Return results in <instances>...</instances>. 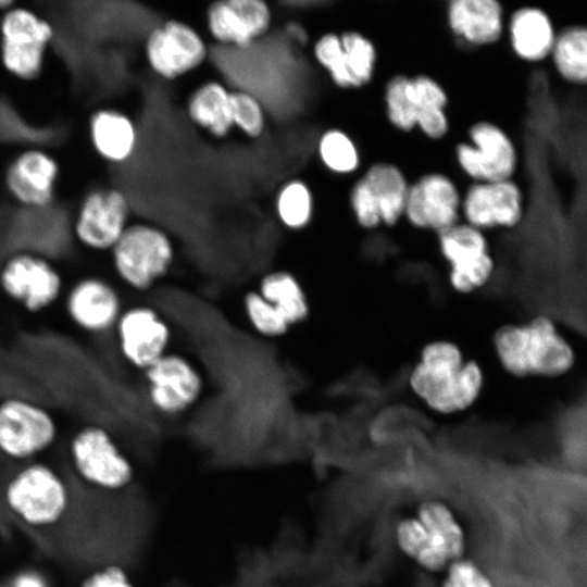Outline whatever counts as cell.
<instances>
[{
    "instance_id": "obj_32",
    "label": "cell",
    "mask_w": 587,
    "mask_h": 587,
    "mask_svg": "<svg viewBox=\"0 0 587 587\" xmlns=\"http://www.w3.org/2000/svg\"><path fill=\"white\" fill-rule=\"evenodd\" d=\"M339 36L354 87L365 85L372 79L375 70L376 49L373 41L355 30Z\"/></svg>"
},
{
    "instance_id": "obj_8",
    "label": "cell",
    "mask_w": 587,
    "mask_h": 587,
    "mask_svg": "<svg viewBox=\"0 0 587 587\" xmlns=\"http://www.w3.org/2000/svg\"><path fill=\"white\" fill-rule=\"evenodd\" d=\"M447 103L444 87L428 75H396L385 88L389 122L403 132L417 127L430 139H440L448 132Z\"/></svg>"
},
{
    "instance_id": "obj_24",
    "label": "cell",
    "mask_w": 587,
    "mask_h": 587,
    "mask_svg": "<svg viewBox=\"0 0 587 587\" xmlns=\"http://www.w3.org/2000/svg\"><path fill=\"white\" fill-rule=\"evenodd\" d=\"M230 90L232 88L218 78H209L195 87L185 104L190 123L212 138H227L235 130Z\"/></svg>"
},
{
    "instance_id": "obj_40",
    "label": "cell",
    "mask_w": 587,
    "mask_h": 587,
    "mask_svg": "<svg viewBox=\"0 0 587 587\" xmlns=\"http://www.w3.org/2000/svg\"><path fill=\"white\" fill-rule=\"evenodd\" d=\"M315 587H324V586H315Z\"/></svg>"
},
{
    "instance_id": "obj_18",
    "label": "cell",
    "mask_w": 587,
    "mask_h": 587,
    "mask_svg": "<svg viewBox=\"0 0 587 587\" xmlns=\"http://www.w3.org/2000/svg\"><path fill=\"white\" fill-rule=\"evenodd\" d=\"M204 21L213 41L242 50L270 32L273 11L264 0H218L208 5Z\"/></svg>"
},
{
    "instance_id": "obj_4",
    "label": "cell",
    "mask_w": 587,
    "mask_h": 587,
    "mask_svg": "<svg viewBox=\"0 0 587 587\" xmlns=\"http://www.w3.org/2000/svg\"><path fill=\"white\" fill-rule=\"evenodd\" d=\"M2 500L18 522L34 529L60 523L71 505L67 480L52 463L39 459L20 464L2 487Z\"/></svg>"
},
{
    "instance_id": "obj_34",
    "label": "cell",
    "mask_w": 587,
    "mask_h": 587,
    "mask_svg": "<svg viewBox=\"0 0 587 587\" xmlns=\"http://www.w3.org/2000/svg\"><path fill=\"white\" fill-rule=\"evenodd\" d=\"M312 52L316 63L327 72L336 86L354 88L338 34L330 32L320 36L313 43Z\"/></svg>"
},
{
    "instance_id": "obj_13",
    "label": "cell",
    "mask_w": 587,
    "mask_h": 587,
    "mask_svg": "<svg viewBox=\"0 0 587 587\" xmlns=\"http://www.w3.org/2000/svg\"><path fill=\"white\" fill-rule=\"evenodd\" d=\"M409 187L399 166L388 162L371 165L350 192L357 223L365 229L396 225L403 217Z\"/></svg>"
},
{
    "instance_id": "obj_3",
    "label": "cell",
    "mask_w": 587,
    "mask_h": 587,
    "mask_svg": "<svg viewBox=\"0 0 587 587\" xmlns=\"http://www.w3.org/2000/svg\"><path fill=\"white\" fill-rule=\"evenodd\" d=\"M68 273L51 255L20 248L0 260V300L27 319L57 313Z\"/></svg>"
},
{
    "instance_id": "obj_22",
    "label": "cell",
    "mask_w": 587,
    "mask_h": 587,
    "mask_svg": "<svg viewBox=\"0 0 587 587\" xmlns=\"http://www.w3.org/2000/svg\"><path fill=\"white\" fill-rule=\"evenodd\" d=\"M88 136L96 154L112 164L128 161L138 143L134 120L115 108H100L90 114Z\"/></svg>"
},
{
    "instance_id": "obj_10",
    "label": "cell",
    "mask_w": 587,
    "mask_h": 587,
    "mask_svg": "<svg viewBox=\"0 0 587 587\" xmlns=\"http://www.w3.org/2000/svg\"><path fill=\"white\" fill-rule=\"evenodd\" d=\"M54 36L52 24L34 10L13 5L0 17V61L12 76L33 80L42 70Z\"/></svg>"
},
{
    "instance_id": "obj_1",
    "label": "cell",
    "mask_w": 587,
    "mask_h": 587,
    "mask_svg": "<svg viewBox=\"0 0 587 587\" xmlns=\"http://www.w3.org/2000/svg\"><path fill=\"white\" fill-rule=\"evenodd\" d=\"M492 347L504 372L516 378H559L574 369L577 359L572 341L546 314L500 326Z\"/></svg>"
},
{
    "instance_id": "obj_39",
    "label": "cell",
    "mask_w": 587,
    "mask_h": 587,
    "mask_svg": "<svg viewBox=\"0 0 587 587\" xmlns=\"http://www.w3.org/2000/svg\"><path fill=\"white\" fill-rule=\"evenodd\" d=\"M15 5V2L12 0H0V11L4 12Z\"/></svg>"
},
{
    "instance_id": "obj_7",
    "label": "cell",
    "mask_w": 587,
    "mask_h": 587,
    "mask_svg": "<svg viewBox=\"0 0 587 587\" xmlns=\"http://www.w3.org/2000/svg\"><path fill=\"white\" fill-rule=\"evenodd\" d=\"M65 455L75 475L87 485L121 490L134 478V467L111 432L99 423L78 425L67 436Z\"/></svg>"
},
{
    "instance_id": "obj_27",
    "label": "cell",
    "mask_w": 587,
    "mask_h": 587,
    "mask_svg": "<svg viewBox=\"0 0 587 587\" xmlns=\"http://www.w3.org/2000/svg\"><path fill=\"white\" fill-rule=\"evenodd\" d=\"M258 292L268 301L291 327L303 322L310 313L307 294L298 278L288 271L265 274Z\"/></svg>"
},
{
    "instance_id": "obj_16",
    "label": "cell",
    "mask_w": 587,
    "mask_h": 587,
    "mask_svg": "<svg viewBox=\"0 0 587 587\" xmlns=\"http://www.w3.org/2000/svg\"><path fill=\"white\" fill-rule=\"evenodd\" d=\"M143 373L148 400L164 415L174 416L185 412L202 392L200 372L182 354L166 352Z\"/></svg>"
},
{
    "instance_id": "obj_29",
    "label": "cell",
    "mask_w": 587,
    "mask_h": 587,
    "mask_svg": "<svg viewBox=\"0 0 587 587\" xmlns=\"http://www.w3.org/2000/svg\"><path fill=\"white\" fill-rule=\"evenodd\" d=\"M275 215L289 230L304 229L314 214V196L310 185L300 177L284 182L274 198Z\"/></svg>"
},
{
    "instance_id": "obj_2",
    "label": "cell",
    "mask_w": 587,
    "mask_h": 587,
    "mask_svg": "<svg viewBox=\"0 0 587 587\" xmlns=\"http://www.w3.org/2000/svg\"><path fill=\"white\" fill-rule=\"evenodd\" d=\"M408 384L428 409L452 415L466 411L478 400L484 372L476 360L465 358L455 342L440 339L422 348Z\"/></svg>"
},
{
    "instance_id": "obj_14",
    "label": "cell",
    "mask_w": 587,
    "mask_h": 587,
    "mask_svg": "<svg viewBox=\"0 0 587 587\" xmlns=\"http://www.w3.org/2000/svg\"><path fill=\"white\" fill-rule=\"evenodd\" d=\"M441 255L449 264V283L453 290L467 295L485 287L496 264L483 230L465 223L438 233Z\"/></svg>"
},
{
    "instance_id": "obj_9",
    "label": "cell",
    "mask_w": 587,
    "mask_h": 587,
    "mask_svg": "<svg viewBox=\"0 0 587 587\" xmlns=\"http://www.w3.org/2000/svg\"><path fill=\"white\" fill-rule=\"evenodd\" d=\"M123 310L116 286L107 277L86 273L68 277L57 313L68 332L98 337L113 333Z\"/></svg>"
},
{
    "instance_id": "obj_5",
    "label": "cell",
    "mask_w": 587,
    "mask_h": 587,
    "mask_svg": "<svg viewBox=\"0 0 587 587\" xmlns=\"http://www.w3.org/2000/svg\"><path fill=\"white\" fill-rule=\"evenodd\" d=\"M61 421L46 403L23 395L0 396V455L18 464L42 459L61 438Z\"/></svg>"
},
{
    "instance_id": "obj_19",
    "label": "cell",
    "mask_w": 587,
    "mask_h": 587,
    "mask_svg": "<svg viewBox=\"0 0 587 587\" xmlns=\"http://www.w3.org/2000/svg\"><path fill=\"white\" fill-rule=\"evenodd\" d=\"M60 164L48 151L27 148L8 163L3 182L9 196L27 209L50 207L57 195Z\"/></svg>"
},
{
    "instance_id": "obj_31",
    "label": "cell",
    "mask_w": 587,
    "mask_h": 587,
    "mask_svg": "<svg viewBox=\"0 0 587 587\" xmlns=\"http://www.w3.org/2000/svg\"><path fill=\"white\" fill-rule=\"evenodd\" d=\"M557 70L574 83L587 82V29L574 27L555 38L552 51Z\"/></svg>"
},
{
    "instance_id": "obj_6",
    "label": "cell",
    "mask_w": 587,
    "mask_h": 587,
    "mask_svg": "<svg viewBox=\"0 0 587 587\" xmlns=\"http://www.w3.org/2000/svg\"><path fill=\"white\" fill-rule=\"evenodd\" d=\"M108 254L114 275L128 288L145 291L170 271L175 246L162 227L130 222Z\"/></svg>"
},
{
    "instance_id": "obj_15",
    "label": "cell",
    "mask_w": 587,
    "mask_h": 587,
    "mask_svg": "<svg viewBox=\"0 0 587 587\" xmlns=\"http://www.w3.org/2000/svg\"><path fill=\"white\" fill-rule=\"evenodd\" d=\"M470 142L455 147V159L462 172L474 183L511 179L516 163L515 147L498 125L482 121L471 126Z\"/></svg>"
},
{
    "instance_id": "obj_37",
    "label": "cell",
    "mask_w": 587,
    "mask_h": 587,
    "mask_svg": "<svg viewBox=\"0 0 587 587\" xmlns=\"http://www.w3.org/2000/svg\"><path fill=\"white\" fill-rule=\"evenodd\" d=\"M77 587H136L120 565L108 564L88 573Z\"/></svg>"
},
{
    "instance_id": "obj_12",
    "label": "cell",
    "mask_w": 587,
    "mask_h": 587,
    "mask_svg": "<svg viewBox=\"0 0 587 587\" xmlns=\"http://www.w3.org/2000/svg\"><path fill=\"white\" fill-rule=\"evenodd\" d=\"M209 48L203 35L179 18H167L154 25L143 42L148 67L164 80H176L207 61Z\"/></svg>"
},
{
    "instance_id": "obj_25",
    "label": "cell",
    "mask_w": 587,
    "mask_h": 587,
    "mask_svg": "<svg viewBox=\"0 0 587 587\" xmlns=\"http://www.w3.org/2000/svg\"><path fill=\"white\" fill-rule=\"evenodd\" d=\"M509 35L513 51L526 61L546 58L555 41L548 15L536 8L515 11L509 23Z\"/></svg>"
},
{
    "instance_id": "obj_36",
    "label": "cell",
    "mask_w": 587,
    "mask_h": 587,
    "mask_svg": "<svg viewBox=\"0 0 587 587\" xmlns=\"http://www.w3.org/2000/svg\"><path fill=\"white\" fill-rule=\"evenodd\" d=\"M440 587H496V585L476 562L463 557L447 566Z\"/></svg>"
},
{
    "instance_id": "obj_20",
    "label": "cell",
    "mask_w": 587,
    "mask_h": 587,
    "mask_svg": "<svg viewBox=\"0 0 587 587\" xmlns=\"http://www.w3.org/2000/svg\"><path fill=\"white\" fill-rule=\"evenodd\" d=\"M461 203L462 193L449 176L428 173L410 183L403 217L438 234L460 222Z\"/></svg>"
},
{
    "instance_id": "obj_21",
    "label": "cell",
    "mask_w": 587,
    "mask_h": 587,
    "mask_svg": "<svg viewBox=\"0 0 587 587\" xmlns=\"http://www.w3.org/2000/svg\"><path fill=\"white\" fill-rule=\"evenodd\" d=\"M523 210L522 191L511 179L474 183L462 195L461 217L483 232L516 226Z\"/></svg>"
},
{
    "instance_id": "obj_33",
    "label": "cell",
    "mask_w": 587,
    "mask_h": 587,
    "mask_svg": "<svg viewBox=\"0 0 587 587\" xmlns=\"http://www.w3.org/2000/svg\"><path fill=\"white\" fill-rule=\"evenodd\" d=\"M229 101L235 129L249 139L261 138L267 123L261 100L248 90L232 88Z\"/></svg>"
},
{
    "instance_id": "obj_28",
    "label": "cell",
    "mask_w": 587,
    "mask_h": 587,
    "mask_svg": "<svg viewBox=\"0 0 587 587\" xmlns=\"http://www.w3.org/2000/svg\"><path fill=\"white\" fill-rule=\"evenodd\" d=\"M395 540L399 550L425 572L441 573L451 563L415 515L396 523Z\"/></svg>"
},
{
    "instance_id": "obj_38",
    "label": "cell",
    "mask_w": 587,
    "mask_h": 587,
    "mask_svg": "<svg viewBox=\"0 0 587 587\" xmlns=\"http://www.w3.org/2000/svg\"><path fill=\"white\" fill-rule=\"evenodd\" d=\"M9 587H50L46 576L37 570L26 569L17 572Z\"/></svg>"
},
{
    "instance_id": "obj_35",
    "label": "cell",
    "mask_w": 587,
    "mask_h": 587,
    "mask_svg": "<svg viewBox=\"0 0 587 587\" xmlns=\"http://www.w3.org/2000/svg\"><path fill=\"white\" fill-rule=\"evenodd\" d=\"M243 309L253 329L264 337H280L290 328L279 312L258 290H250L245 295Z\"/></svg>"
},
{
    "instance_id": "obj_11",
    "label": "cell",
    "mask_w": 587,
    "mask_h": 587,
    "mask_svg": "<svg viewBox=\"0 0 587 587\" xmlns=\"http://www.w3.org/2000/svg\"><path fill=\"white\" fill-rule=\"evenodd\" d=\"M132 207L125 192L113 186L87 191L72 217L75 245L92 253H109L130 223Z\"/></svg>"
},
{
    "instance_id": "obj_23",
    "label": "cell",
    "mask_w": 587,
    "mask_h": 587,
    "mask_svg": "<svg viewBox=\"0 0 587 587\" xmlns=\"http://www.w3.org/2000/svg\"><path fill=\"white\" fill-rule=\"evenodd\" d=\"M447 22L454 36L474 46L495 43L504 29L502 5L495 0H452Z\"/></svg>"
},
{
    "instance_id": "obj_30",
    "label": "cell",
    "mask_w": 587,
    "mask_h": 587,
    "mask_svg": "<svg viewBox=\"0 0 587 587\" xmlns=\"http://www.w3.org/2000/svg\"><path fill=\"white\" fill-rule=\"evenodd\" d=\"M322 165L330 173L348 175L360 166V152L355 141L340 128H328L316 142Z\"/></svg>"
},
{
    "instance_id": "obj_17",
    "label": "cell",
    "mask_w": 587,
    "mask_h": 587,
    "mask_svg": "<svg viewBox=\"0 0 587 587\" xmlns=\"http://www.w3.org/2000/svg\"><path fill=\"white\" fill-rule=\"evenodd\" d=\"M112 334L121 357L142 371L166 353L171 338L166 321L155 309L143 304L124 309Z\"/></svg>"
},
{
    "instance_id": "obj_26",
    "label": "cell",
    "mask_w": 587,
    "mask_h": 587,
    "mask_svg": "<svg viewBox=\"0 0 587 587\" xmlns=\"http://www.w3.org/2000/svg\"><path fill=\"white\" fill-rule=\"evenodd\" d=\"M414 515L422 522L433 541L450 562L464 557L465 530L446 502L436 499L424 500L417 505Z\"/></svg>"
}]
</instances>
